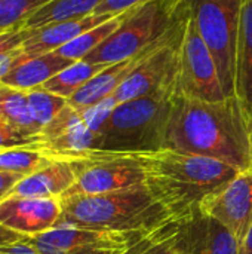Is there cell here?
Segmentation results:
<instances>
[{"instance_id": "cell-31", "label": "cell", "mask_w": 252, "mask_h": 254, "mask_svg": "<svg viewBox=\"0 0 252 254\" xmlns=\"http://www.w3.org/2000/svg\"><path fill=\"white\" fill-rule=\"evenodd\" d=\"M24 179V176L16 174V173H9V171H1L0 170V201L7 198L12 189L16 186Z\"/></svg>"}, {"instance_id": "cell-18", "label": "cell", "mask_w": 252, "mask_h": 254, "mask_svg": "<svg viewBox=\"0 0 252 254\" xmlns=\"http://www.w3.org/2000/svg\"><path fill=\"white\" fill-rule=\"evenodd\" d=\"M73 63L74 61L64 58L56 52H48L24 60L6 76H3L0 79V83L19 91H30L37 86H42Z\"/></svg>"}, {"instance_id": "cell-3", "label": "cell", "mask_w": 252, "mask_h": 254, "mask_svg": "<svg viewBox=\"0 0 252 254\" xmlns=\"http://www.w3.org/2000/svg\"><path fill=\"white\" fill-rule=\"evenodd\" d=\"M59 201L61 217L56 226L146 234L174 222L146 183L101 195L65 196Z\"/></svg>"}, {"instance_id": "cell-25", "label": "cell", "mask_w": 252, "mask_h": 254, "mask_svg": "<svg viewBox=\"0 0 252 254\" xmlns=\"http://www.w3.org/2000/svg\"><path fill=\"white\" fill-rule=\"evenodd\" d=\"M27 103L33 121L42 129L67 106V98L52 94L43 86H37L27 91Z\"/></svg>"}, {"instance_id": "cell-34", "label": "cell", "mask_w": 252, "mask_h": 254, "mask_svg": "<svg viewBox=\"0 0 252 254\" xmlns=\"http://www.w3.org/2000/svg\"><path fill=\"white\" fill-rule=\"evenodd\" d=\"M239 254H252V223L239 243Z\"/></svg>"}, {"instance_id": "cell-13", "label": "cell", "mask_w": 252, "mask_h": 254, "mask_svg": "<svg viewBox=\"0 0 252 254\" xmlns=\"http://www.w3.org/2000/svg\"><path fill=\"white\" fill-rule=\"evenodd\" d=\"M59 217V198L7 196L0 201V226L24 237H33L53 229Z\"/></svg>"}, {"instance_id": "cell-12", "label": "cell", "mask_w": 252, "mask_h": 254, "mask_svg": "<svg viewBox=\"0 0 252 254\" xmlns=\"http://www.w3.org/2000/svg\"><path fill=\"white\" fill-rule=\"evenodd\" d=\"M226 226L241 243L252 223V170L239 171L226 186L212 193L201 208Z\"/></svg>"}, {"instance_id": "cell-33", "label": "cell", "mask_w": 252, "mask_h": 254, "mask_svg": "<svg viewBox=\"0 0 252 254\" xmlns=\"http://www.w3.org/2000/svg\"><path fill=\"white\" fill-rule=\"evenodd\" d=\"M24 238H25L24 235L0 226V246H9V244L21 243V241H24Z\"/></svg>"}, {"instance_id": "cell-28", "label": "cell", "mask_w": 252, "mask_h": 254, "mask_svg": "<svg viewBox=\"0 0 252 254\" xmlns=\"http://www.w3.org/2000/svg\"><path fill=\"white\" fill-rule=\"evenodd\" d=\"M37 143H39V137H24L0 122V150L13 149V147L34 149Z\"/></svg>"}, {"instance_id": "cell-5", "label": "cell", "mask_w": 252, "mask_h": 254, "mask_svg": "<svg viewBox=\"0 0 252 254\" xmlns=\"http://www.w3.org/2000/svg\"><path fill=\"white\" fill-rule=\"evenodd\" d=\"M172 95L159 94L116 104L101 127L98 150L149 153L165 149Z\"/></svg>"}, {"instance_id": "cell-10", "label": "cell", "mask_w": 252, "mask_h": 254, "mask_svg": "<svg viewBox=\"0 0 252 254\" xmlns=\"http://www.w3.org/2000/svg\"><path fill=\"white\" fill-rule=\"evenodd\" d=\"M143 235L56 226L48 232L25 237L24 241L39 254H123Z\"/></svg>"}, {"instance_id": "cell-32", "label": "cell", "mask_w": 252, "mask_h": 254, "mask_svg": "<svg viewBox=\"0 0 252 254\" xmlns=\"http://www.w3.org/2000/svg\"><path fill=\"white\" fill-rule=\"evenodd\" d=\"M0 254H39L36 249H33L25 241L9 244V246H0Z\"/></svg>"}, {"instance_id": "cell-1", "label": "cell", "mask_w": 252, "mask_h": 254, "mask_svg": "<svg viewBox=\"0 0 252 254\" xmlns=\"http://www.w3.org/2000/svg\"><path fill=\"white\" fill-rule=\"evenodd\" d=\"M165 149L208 156L247 171L251 168V116L236 95L203 101L174 94Z\"/></svg>"}, {"instance_id": "cell-14", "label": "cell", "mask_w": 252, "mask_h": 254, "mask_svg": "<svg viewBox=\"0 0 252 254\" xmlns=\"http://www.w3.org/2000/svg\"><path fill=\"white\" fill-rule=\"evenodd\" d=\"M174 254H239L238 238L215 219L198 214L178 223Z\"/></svg>"}, {"instance_id": "cell-26", "label": "cell", "mask_w": 252, "mask_h": 254, "mask_svg": "<svg viewBox=\"0 0 252 254\" xmlns=\"http://www.w3.org/2000/svg\"><path fill=\"white\" fill-rule=\"evenodd\" d=\"M178 223L168 222L144 234L123 254H174L172 246L177 237Z\"/></svg>"}, {"instance_id": "cell-29", "label": "cell", "mask_w": 252, "mask_h": 254, "mask_svg": "<svg viewBox=\"0 0 252 254\" xmlns=\"http://www.w3.org/2000/svg\"><path fill=\"white\" fill-rule=\"evenodd\" d=\"M147 0H102L101 4L95 9L97 15H119L128 12Z\"/></svg>"}, {"instance_id": "cell-22", "label": "cell", "mask_w": 252, "mask_h": 254, "mask_svg": "<svg viewBox=\"0 0 252 254\" xmlns=\"http://www.w3.org/2000/svg\"><path fill=\"white\" fill-rule=\"evenodd\" d=\"M125 15H126V12L111 16L110 19H107L102 24L85 31L83 34H80L79 37H76L74 40H71L70 43H67L65 46H62L53 52H56L58 55L68 58L71 61L83 60L86 55H89L92 51H95L101 43H104L120 27Z\"/></svg>"}, {"instance_id": "cell-30", "label": "cell", "mask_w": 252, "mask_h": 254, "mask_svg": "<svg viewBox=\"0 0 252 254\" xmlns=\"http://www.w3.org/2000/svg\"><path fill=\"white\" fill-rule=\"evenodd\" d=\"M30 28H16L6 33H0V52L22 46L25 39L30 36Z\"/></svg>"}, {"instance_id": "cell-20", "label": "cell", "mask_w": 252, "mask_h": 254, "mask_svg": "<svg viewBox=\"0 0 252 254\" xmlns=\"http://www.w3.org/2000/svg\"><path fill=\"white\" fill-rule=\"evenodd\" d=\"M0 122L24 137H39L42 131L30 115L27 91L3 83H0Z\"/></svg>"}, {"instance_id": "cell-24", "label": "cell", "mask_w": 252, "mask_h": 254, "mask_svg": "<svg viewBox=\"0 0 252 254\" xmlns=\"http://www.w3.org/2000/svg\"><path fill=\"white\" fill-rule=\"evenodd\" d=\"M50 161V158L30 147H13L0 150V170L16 173L24 177L43 168Z\"/></svg>"}, {"instance_id": "cell-4", "label": "cell", "mask_w": 252, "mask_h": 254, "mask_svg": "<svg viewBox=\"0 0 252 254\" xmlns=\"http://www.w3.org/2000/svg\"><path fill=\"white\" fill-rule=\"evenodd\" d=\"M187 15V0H147L128 10L120 27L83 60L110 65L135 58L160 43Z\"/></svg>"}, {"instance_id": "cell-7", "label": "cell", "mask_w": 252, "mask_h": 254, "mask_svg": "<svg viewBox=\"0 0 252 254\" xmlns=\"http://www.w3.org/2000/svg\"><path fill=\"white\" fill-rule=\"evenodd\" d=\"M186 19L141 57L135 68L111 95L116 104L141 97L175 92Z\"/></svg>"}, {"instance_id": "cell-2", "label": "cell", "mask_w": 252, "mask_h": 254, "mask_svg": "<svg viewBox=\"0 0 252 254\" xmlns=\"http://www.w3.org/2000/svg\"><path fill=\"white\" fill-rule=\"evenodd\" d=\"M143 162L146 186L177 223L201 214L202 204L239 173L218 159L171 149L143 153Z\"/></svg>"}, {"instance_id": "cell-23", "label": "cell", "mask_w": 252, "mask_h": 254, "mask_svg": "<svg viewBox=\"0 0 252 254\" xmlns=\"http://www.w3.org/2000/svg\"><path fill=\"white\" fill-rule=\"evenodd\" d=\"M105 67H107L105 64H94V63H88L85 60L74 61L71 65H68L62 71H59L56 76L49 79L42 86L46 91L68 100L86 82H89L94 76H97Z\"/></svg>"}, {"instance_id": "cell-9", "label": "cell", "mask_w": 252, "mask_h": 254, "mask_svg": "<svg viewBox=\"0 0 252 254\" xmlns=\"http://www.w3.org/2000/svg\"><path fill=\"white\" fill-rule=\"evenodd\" d=\"M174 94L203 101H221L227 98L215 60L190 13L184 25Z\"/></svg>"}, {"instance_id": "cell-6", "label": "cell", "mask_w": 252, "mask_h": 254, "mask_svg": "<svg viewBox=\"0 0 252 254\" xmlns=\"http://www.w3.org/2000/svg\"><path fill=\"white\" fill-rule=\"evenodd\" d=\"M244 0H187L203 42L209 48L227 97L235 94V60Z\"/></svg>"}, {"instance_id": "cell-11", "label": "cell", "mask_w": 252, "mask_h": 254, "mask_svg": "<svg viewBox=\"0 0 252 254\" xmlns=\"http://www.w3.org/2000/svg\"><path fill=\"white\" fill-rule=\"evenodd\" d=\"M100 147V132L88 116L68 103L39 134L36 150L50 159L76 161Z\"/></svg>"}, {"instance_id": "cell-21", "label": "cell", "mask_w": 252, "mask_h": 254, "mask_svg": "<svg viewBox=\"0 0 252 254\" xmlns=\"http://www.w3.org/2000/svg\"><path fill=\"white\" fill-rule=\"evenodd\" d=\"M102 0H52L34 12L22 28H39L48 24L92 15Z\"/></svg>"}, {"instance_id": "cell-27", "label": "cell", "mask_w": 252, "mask_h": 254, "mask_svg": "<svg viewBox=\"0 0 252 254\" xmlns=\"http://www.w3.org/2000/svg\"><path fill=\"white\" fill-rule=\"evenodd\" d=\"M52 0H0V33L22 28L25 21Z\"/></svg>"}, {"instance_id": "cell-16", "label": "cell", "mask_w": 252, "mask_h": 254, "mask_svg": "<svg viewBox=\"0 0 252 254\" xmlns=\"http://www.w3.org/2000/svg\"><path fill=\"white\" fill-rule=\"evenodd\" d=\"M76 182V173L68 161L52 159L43 168L24 177L9 196L22 198H61Z\"/></svg>"}, {"instance_id": "cell-17", "label": "cell", "mask_w": 252, "mask_h": 254, "mask_svg": "<svg viewBox=\"0 0 252 254\" xmlns=\"http://www.w3.org/2000/svg\"><path fill=\"white\" fill-rule=\"evenodd\" d=\"M144 54L131 60H125L107 65L89 82H86L76 94H73L67 100V103L77 110H86L110 98L116 92V89L122 85V82L128 77V74L135 68V65L138 64V61Z\"/></svg>"}, {"instance_id": "cell-35", "label": "cell", "mask_w": 252, "mask_h": 254, "mask_svg": "<svg viewBox=\"0 0 252 254\" xmlns=\"http://www.w3.org/2000/svg\"><path fill=\"white\" fill-rule=\"evenodd\" d=\"M251 170H252V119H251Z\"/></svg>"}, {"instance_id": "cell-19", "label": "cell", "mask_w": 252, "mask_h": 254, "mask_svg": "<svg viewBox=\"0 0 252 254\" xmlns=\"http://www.w3.org/2000/svg\"><path fill=\"white\" fill-rule=\"evenodd\" d=\"M235 94L252 119V0H244L241 10L235 60Z\"/></svg>"}, {"instance_id": "cell-8", "label": "cell", "mask_w": 252, "mask_h": 254, "mask_svg": "<svg viewBox=\"0 0 252 254\" xmlns=\"http://www.w3.org/2000/svg\"><path fill=\"white\" fill-rule=\"evenodd\" d=\"M71 165L76 182L61 198L110 193L146 182L143 153L92 150L83 158L71 161Z\"/></svg>"}, {"instance_id": "cell-15", "label": "cell", "mask_w": 252, "mask_h": 254, "mask_svg": "<svg viewBox=\"0 0 252 254\" xmlns=\"http://www.w3.org/2000/svg\"><path fill=\"white\" fill-rule=\"evenodd\" d=\"M114 15H88L83 18H76V19H68V21H61V22H53L48 24L39 28H30V36L25 39L22 43L24 49V57L25 60L43 55L48 52L58 51L59 48L65 46L85 31L102 24L104 21L110 19Z\"/></svg>"}]
</instances>
